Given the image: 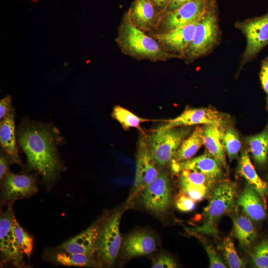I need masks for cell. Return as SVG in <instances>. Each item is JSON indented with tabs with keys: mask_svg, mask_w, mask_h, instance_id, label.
I'll return each instance as SVG.
<instances>
[{
	"mask_svg": "<svg viewBox=\"0 0 268 268\" xmlns=\"http://www.w3.org/2000/svg\"><path fill=\"white\" fill-rule=\"evenodd\" d=\"M54 258L55 262L65 266L94 267L102 266L95 259L94 256L82 254L57 251Z\"/></svg>",
	"mask_w": 268,
	"mask_h": 268,
	"instance_id": "cell-25",
	"label": "cell"
},
{
	"mask_svg": "<svg viewBox=\"0 0 268 268\" xmlns=\"http://www.w3.org/2000/svg\"><path fill=\"white\" fill-rule=\"evenodd\" d=\"M221 37L218 14L212 0L198 23L193 39L183 58L191 63L209 54L220 42Z\"/></svg>",
	"mask_w": 268,
	"mask_h": 268,
	"instance_id": "cell-3",
	"label": "cell"
},
{
	"mask_svg": "<svg viewBox=\"0 0 268 268\" xmlns=\"http://www.w3.org/2000/svg\"><path fill=\"white\" fill-rule=\"evenodd\" d=\"M181 170H189L201 173L215 180L222 175V165L208 152L179 162Z\"/></svg>",
	"mask_w": 268,
	"mask_h": 268,
	"instance_id": "cell-19",
	"label": "cell"
},
{
	"mask_svg": "<svg viewBox=\"0 0 268 268\" xmlns=\"http://www.w3.org/2000/svg\"><path fill=\"white\" fill-rule=\"evenodd\" d=\"M223 255L228 266L231 268H239L244 267L243 261L239 257L233 241L230 238L224 239L221 246Z\"/></svg>",
	"mask_w": 268,
	"mask_h": 268,
	"instance_id": "cell-30",
	"label": "cell"
},
{
	"mask_svg": "<svg viewBox=\"0 0 268 268\" xmlns=\"http://www.w3.org/2000/svg\"><path fill=\"white\" fill-rule=\"evenodd\" d=\"M13 226L21 253L30 259L33 249V239L30 235L20 225L14 215Z\"/></svg>",
	"mask_w": 268,
	"mask_h": 268,
	"instance_id": "cell-28",
	"label": "cell"
},
{
	"mask_svg": "<svg viewBox=\"0 0 268 268\" xmlns=\"http://www.w3.org/2000/svg\"><path fill=\"white\" fill-rule=\"evenodd\" d=\"M14 108L0 122V144L1 150L11 159L13 163L23 166L16 145Z\"/></svg>",
	"mask_w": 268,
	"mask_h": 268,
	"instance_id": "cell-17",
	"label": "cell"
},
{
	"mask_svg": "<svg viewBox=\"0 0 268 268\" xmlns=\"http://www.w3.org/2000/svg\"><path fill=\"white\" fill-rule=\"evenodd\" d=\"M238 173L263 198L267 191V183L257 173L247 149H243L240 158Z\"/></svg>",
	"mask_w": 268,
	"mask_h": 268,
	"instance_id": "cell-22",
	"label": "cell"
},
{
	"mask_svg": "<svg viewBox=\"0 0 268 268\" xmlns=\"http://www.w3.org/2000/svg\"><path fill=\"white\" fill-rule=\"evenodd\" d=\"M165 128L188 127L196 125H211L221 127L225 117L219 112L210 108H189L178 117L163 121Z\"/></svg>",
	"mask_w": 268,
	"mask_h": 268,
	"instance_id": "cell-14",
	"label": "cell"
},
{
	"mask_svg": "<svg viewBox=\"0 0 268 268\" xmlns=\"http://www.w3.org/2000/svg\"><path fill=\"white\" fill-rule=\"evenodd\" d=\"M193 0H170L169 3L167 6V8L165 12L164 15L166 14L173 11L178 7L181 6L184 4L187 3ZM162 16V17H163Z\"/></svg>",
	"mask_w": 268,
	"mask_h": 268,
	"instance_id": "cell-41",
	"label": "cell"
},
{
	"mask_svg": "<svg viewBox=\"0 0 268 268\" xmlns=\"http://www.w3.org/2000/svg\"><path fill=\"white\" fill-rule=\"evenodd\" d=\"M101 225L99 221L93 223L81 233L61 245L57 251L94 256Z\"/></svg>",
	"mask_w": 268,
	"mask_h": 268,
	"instance_id": "cell-16",
	"label": "cell"
},
{
	"mask_svg": "<svg viewBox=\"0 0 268 268\" xmlns=\"http://www.w3.org/2000/svg\"><path fill=\"white\" fill-rule=\"evenodd\" d=\"M121 214L120 211L114 213L101 225L96 254L98 261L104 266L110 267L114 264L121 246Z\"/></svg>",
	"mask_w": 268,
	"mask_h": 268,
	"instance_id": "cell-6",
	"label": "cell"
},
{
	"mask_svg": "<svg viewBox=\"0 0 268 268\" xmlns=\"http://www.w3.org/2000/svg\"><path fill=\"white\" fill-rule=\"evenodd\" d=\"M156 164L147 142L141 137L139 140L134 184V193L142 191L159 175Z\"/></svg>",
	"mask_w": 268,
	"mask_h": 268,
	"instance_id": "cell-11",
	"label": "cell"
},
{
	"mask_svg": "<svg viewBox=\"0 0 268 268\" xmlns=\"http://www.w3.org/2000/svg\"><path fill=\"white\" fill-rule=\"evenodd\" d=\"M175 204L177 209L183 212L193 211L196 207L195 201L184 193L177 199Z\"/></svg>",
	"mask_w": 268,
	"mask_h": 268,
	"instance_id": "cell-34",
	"label": "cell"
},
{
	"mask_svg": "<svg viewBox=\"0 0 268 268\" xmlns=\"http://www.w3.org/2000/svg\"><path fill=\"white\" fill-rule=\"evenodd\" d=\"M182 171L180 181L211 188L215 181L198 172L189 170Z\"/></svg>",
	"mask_w": 268,
	"mask_h": 268,
	"instance_id": "cell-31",
	"label": "cell"
},
{
	"mask_svg": "<svg viewBox=\"0 0 268 268\" xmlns=\"http://www.w3.org/2000/svg\"><path fill=\"white\" fill-rule=\"evenodd\" d=\"M116 41L124 54L138 60L165 62L180 56L167 51L157 40L134 26L125 16Z\"/></svg>",
	"mask_w": 268,
	"mask_h": 268,
	"instance_id": "cell-2",
	"label": "cell"
},
{
	"mask_svg": "<svg viewBox=\"0 0 268 268\" xmlns=\"http://www.w3.org/2000/svg\"><path fill=\"white\" fill-rule=\"evenodd\" d=\"M112 116L121 124L125 131H128L132 128L140 130L141 123L151 121L139 117L130 110L119 105L114 107Z\"/></svg>",
	"mask_w": 268,
	"mask_h": 268,
	"instance_id": "cell-27",
	"label": "cell"
},
{
	"mask_svg": "<svg viewBox=\"0 0 268 268\" xmlns=\"http://www.w3.org/2000/svg\"><path fill=\"white\" fill-rule=\"evenodd\" d=\"M142 201L148 210L156 213L165 211L170 206L171 191L167 174L163 172L142 192Z\"/></svg>",
	"mask_w": 268,
	"mask_h": 268,
	"instance_id": "cell-12",
	"label": "cell"
},
{
	"mask_svg": "<svg viewBox=\"0 0 268 268\" xmlns=\"http://www.w3.org/2000/svg\"><path fill=\"white\" fill-rule=\"evenodd\" d=\"M236 197V187L229 181H222L214 188L208 204L204 209V222L198 231L214 234L218 220L233 206Z\"/></svg>",
	"mask_w": 268,
	"mask_h": 268,
	"instance_id": "cell-5",
	"label": "cell"
},
{
	"mask_svg": "<svg viewBox=\"0 0 268 268\" xmlns=\"http://www.w3.org/2000/svg\"><path fill=\"white\" fill-rule=\"evenodd\" d=\"M156 247L154 238L142 231L129 235L123 242L124 250L128 258L150 254L155 250Z\"/></svg>",
	"mask_w": 268,
	"mask_h": 268,
	"instance_id": "cell-18",
	"label": "cell"
},
{
	"mask_svg": "<svg viewBox=\"0 0 268 268\" xmlns=\"http://www.w3.org/2000/svg\"><path fill=\"white\" fill-rule=\"evenodd\" d=\"M12 107L11 98L10 95H7L0 101V120L6 117L13 109Z\"/></svg>",
	"mask_w": 268,
	"mask_h": 268,
	"instance_id": "cell-39",
	"label": "cell"
},
{
	"mask_svg": "<svg viewBox=\"0 0 268 268\" xmlns=\"http://www.w3.org/2000/svg\"><path fill=\"white\" fill-rule=\"evenodd\" d=\"M190 132L188 127L165 128L161 126L149 135L147 142L157 165L163 166L172 162Z\"/></svg>",
	"mask_w": 268,
	"mask_h": 268,
	"instance_id": "cell-4",
	"label": "cell"
},
{
	"mask_svg": "<svg viewBox=\"0 0 268 268\" xmlns=\"http://www.w3.org/2000/svg\"><path fill=\"white\" fill-rule=\"evenodd\" d=\"M237 205L246 215L255 221H260L266 215L265 209L258 193L252 187H247L239 196Z\"/></svg>",
	"mask_w": 268,
	"mask_h": 268,
	"instance_id": "cell-21",
	"label": "cell"
},
{
	"mask_svg": "<svg viewBox=\"0 0 268 268\" xmlns=\"http://www.w3.org/2000/svg\"><path fill=\"white\" fill-rule=\"evenodd\" d=\"M177 265L174 260L167 255H161L155 259L152 262L151 268H174Z\"/></svg>",
	"mask_w": 268,
	"mask_h": 268,
	"instance_id": "cell-36",
	"label": "cell"
},
{
	"mask_svg": "<svg viewBox=\"0 0 268 268\" xmlns=\"http://www.w3.org/2000/svg\"><path fill=\"white\" fill-rule=\"evenodd\" d=\"M247 142L255 160L260 164H265L268 154V130L247 137Z\"/></svg>",
	"mask_w": 268,
	"mask_h": 268,
	"instance_id": "cell-26",
	"label": "cell"
},
{
	"mask_svg": "<svg viewBox=\"0 0 268 268\" xmlns=\"http://www.w3.org/2000/svg\"><path fill=\"white\" fill-rule=\"evenodd\" d=\"M180 184L183 193L195 202L202 201L206 197L210 188L207 186L197 185L183 181H180Z\"/></svg>",
	"mask_w": 268,
	"mask_h": 268,
	"instance_id": "cell-32",
	"label": "cell"
},
{
	"mask_svg": "<svg viewBox=\"0 0 268 268\" xmlns=\"http://www.w3.org/2000/svg\"><path fill=\"white\" fill-rule=\"evenodd\" d=\"M13 162L10 157L2 150L0 154V180L3 179L6 174L10 171L9 167Z\"/></svg>",
	"mask_w": 268,
	"mask_h": 268,
	"instance_id": "cell-37",
	"label": "cell"
},
{
	"mask_svg": "<svg viewBox=\"0 0 268 268\" xmlns=\"http://www.w3.org/2000/svg\"><path fill=\"white\" fill-rule=\"evenodd\" d=\"M250 218L239 215L233 220V235L243 247H249L255 239L256 231Z\"/></svg>",
	"mask_w": 268,
	"mask_h": 268,
	"instance_id": "cell-24",
	"label": "cell"
},
{
	"mask_svg": "<svg viewBox=\"0 0 268 268\" xmlns=\"http://www.w3.org/2000/svg\"><path fill=\"white\" fill-rule=\"evenodd\" d=\"M125 16L145 32L157 28L161 19L151 0H134Z\"/></svg>",
	"mask_w": 268,
	"mask_h": 268,
	"instance_id": "cell-15",
	"label": "cell"
},
{
	"mask_svg": "<svg viewBox=\"0 0 268 268\" xmlns=\"http://www.w3.org/2000/svg\"><path fill=\"white\" fill-rule=\"evenodd\" d=\"M209 260L210 268H225L226 267L223 263L219 255L212 246L205 244L204 245Z\"/></svg>",
	"mask_w": 268,
	"mask_h": 268,
	"instance_id": "cell-35",
	"label": "cell"
},
{
	"mask_svg": "<svg viewBox=\"0 0 268 268\" xmlns=\"http://www.w3.org/2000/svg\"><path fill=\"white\" fill-rule=\"evenodd\" d=\"M201 18L184 26L151 35L167 51L183 58L193 39L197 26Z\"/></svg>",
	"mask_w": 268,
	"mask_h": 268,
	"instance_id": "cell-13",
	"label": "cell"
},
{
	"mask_svg": "<svg viewBox=\"0 0 268 268\" xmlns=\"http://www.w3.org/2000/svg\"><path fill=\"white\" fill-rule=\"evenodd\" d=\"M223 143L229 160L235 159L241 149V143L238 134L234 129L229 128L224 132Z\"/></svg>",
	"mask_w": 268,
	"mask_h": 268,
	"instance_id": "cell-29",
	"label": "cell"
},
{
	"mask_svg": "<svg viewBox=\"0 0 268 268\" xmlns=\"http://www.w3.org/2000/svg\"><path fill=\"white\" fill-rule=\"evenodd\" d=\"M17 137L26 155L28 170L40 174L45 184L50 186L63 169L58 150V130L49 124L26 118L21 122Z\"/></svg>",
	"mask_w": 268,
	"mask_h": 268,
	"instance_id": "cell-1",
	"label": "cell"
},
{
	"mask_svg": "<svg viewBox=\"0 0 268 268\" xmlns=\"http://www.w3.org/2000/svg\"><path fill=\"white\" fill-rule=\"evenodd\" d=\"M161 18L165 13L170 0H151Z\"/></svg>",
	"mask_w": 268,
	"mask_h": 268,
	"instance_id": "cell-40",
	"label": "cell"
},
{
	"mask_svg": "<svg viewBox=\"0 0 268 268\" xmlns=\"http://www.w3.org/2000/svg\"><path fill=\"white\" fill-rule=\"evenodd\" d=\"M212 0H193L184 4L161 18L159 32H166L200 19Z\"/></svg>",
	"mask_w": 268,
	"mask_h": 268,
	"instance_id": "cell-10",
	"label": "cell"
},
{
	"mask_svg": "<svg viewBox=\"0 0 268 268\" xmlns=\"http://www.w3.org/2000/svg\"><path fill=\"white\" fill-rule=\"evenodd\" d=\"M2 203L12 204L16 200L29 198L38 191L34 175L9 171L0 182Z\"/></svg>",
	"mask_w": 268,
	"mask_h": 268,
	"instance_id": "cell-9",
	"label": "cell"
},
{
	"mask_svg": "<svg viewBox=\"0 0 268 268\" xmlns=\"http://www.w3.org/2000/svg\"><path fill=\"white\" fill-rule=\"evenodd\" d=\"M202 145L203 127H197L191 134L182 141L174 160L181 162L191 159Z\"/></svg>",
	"mask_w": 268,
	"mask_h": 268,
	"instance_id": "cell-23",
	"label": "cell"
},
{
	"mask_svg": "<svg viewBox=\"0 0 268 268\" xmlns=\"http://www.w3.org/2000/svg\"><path fill=\"white\" fill-rule=\"evenodd\" d=\"M7 208L0 217V251L1 266L10 264L17 268L26 267L15 234L12 219L14 215L12 204Z\"/></svg>",
	"mask_w": 268,
	"mask_h": 268,
	"instance_id": "cell-8",
	"label": "cell"
},
{
	"mask_svg": "<svg viewBox=\"0 0 268 268\" xmlns=\"http://www.w3.org/2000/svg\"><path fill=\"white\" fill-rule=\"evenodd\" d=\"M252 262L257 268H268V241L257 244L252 254Z\"/></svg>",
	"mask_w": 268,
	"mask_h": 268,
	"instance_id": "cell-33",
	"label": "cell"
},
{
	"mask_svg": "<svg viewBox=\"0 0 268 268\" xmlns=\"http://www.w3.org/2000/svg\"><path fill=\"white\" fill-rule=\"evenodd\" d=\"M235 26L245 36L247 41L240 61L241 69L268 46V12L261 16L238 21Z\"/></svg>",
	"mask_w": 268,
	"mask_h": 268,
	"instance_id": "cell-7",
	"label": "cell"
},
{
	"mask_svg": "<svg viewBox=\"0 0 268 268\" xmlns=\"http://www.w3.org/2000/svg\"><path fill=\"white\" fill-rule=\"evenodd\" d=\"M260 79L263 89L268 95V56L262 62Z\"/></svg>",
	"mask_w": 268,
	"mask_h": 268,
	"instance_id": "cell-38",
	"label": "cell"
},
{
	"mask_svg": "<svg viewBox=\"0 0 268 268\" xmlns=\"http://www.w3.org/2000/svg\"><path fill=\"white\" fill-rule=\"evenodd\" d=\"M223 134L224 132L219 126L208 125L203 127V145L207 152L228 170L223 143Z\"/></svg>",
	"mask_w": 268,
	"mask_h": 268,
	"instance_id": "cell-20",
	"label": "cell"
}]
</instances>
